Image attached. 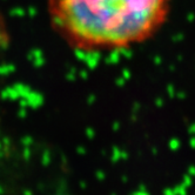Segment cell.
<instances>
[{"mask_svg":"<svg viewBox=\"0 0 195 195\" xmlns=\"http://www.w3.org/2000/svg\"><path fill=\"white\" fill-rule=\"evenodd\" d=\"M173 0H48L51 25L82 52L127 50L152 39L167 22Z\"/></svg>","mask_w":195,"mask_h":195,"instance_id":"obj_1","label":"cell"}]
</instances>
